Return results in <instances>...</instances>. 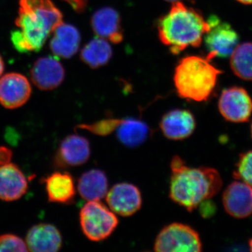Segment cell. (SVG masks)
Wrapping results in <instances>:
<instances>
[{
	"label": "cell",
	"mask_w": 252,
	"mask_h": 252,
	"mask_svg": "<svg viewBox=\"0 0 252 252\" xmlns=\"http://www.w3.org/2000/svg\"><path fill=\"white\" fill-rule=\"evenodd\" d=\"M63 23V14L51 0H20L11 41L21 53L39 51L50 34Z\"/></svg>",
	"instance_id": "cell-1"
},
{
	"label": "cell",
	"mask_w": 252,
	"mask_h": 252,
	"mask_svg": "<svg viewBox=\"0 0 252 252\" xmlns=\"http://www.w3.org/2000/svg\"><path fill=\"white\" fill-rule=\"evenodd\" d=\"M169 197L174 203L192 212L219 193L222 180L217 170L210 167H190L179 156L170 162Z\"/></svg>",
	"instance_id": "cell-2"
},
{
	"label": "cell",
	"mask_w": 252,
	"mask_h": 252,
	"mask_svg": "<svg viewBox=\"0 0 252 252\" xmlns=\"http://www.w3.org/2000/svg\"><path fill=\"white\" fill-rule=\"evenodd\" d=\"M157 27L162 44L177 55L189 46H200L210 25L200 12L179 1L159 19Z\"/></svg>",
	"instance_id": "cell-3"
},
{
	"label": "cell",
	"mask_w": 252,
	"mask_h": 252,
	"mask_svg": "<svg viewBox=\"0 0 252 252\" xmlns=\"http://www.w3.org/2000/svg\"><path fill=\"white\" fill-rule=\"evenodd\" d=\"M221 73L207 58L198 56L184 58L176 67L174 74L177 94L187 100L206 101L215 91Z\"/></svg>",
	"instance_id": "cell-4"
},
{
	"label": "cell",
	"mask_w": 252,
	"mask_h": 252,
	"mask_svg": "<svg viewBox=\"0 0 252 252\" xmlns=\"http://www.w3.org/2000/svg\"><path fill=\"white\" fill-rule=\"evenodd\" d=\"M79 221L83 233L93 242L108 238L119 223L116 214L99 201H88L81 209Z\"/></svg>",
	"instance_id": "cell-5"
},
{
	"label": "cell",
	"mask_w": 252,
	"mask_h": 252,
	"mask_svg": "<svg viewBox=\"0 0 252 252\" xmlns=\"http://www.w3.org/2000/svg\"><path fill=\"white\" fill-rule=\"evenodd\" d=\"M203 245L198 232L190 225L175 223L165 225L154 242L158 252H199Z\"/></svg>",
	"instance_id": "cell-6"
},
{
	"label": "cell",
	"mask_w": 252,
	"mask_h": 252,
	"mask_svg": "<svg viewBox=\"0 0 252 252\" xmlns=\"http://www.w3.org/2000/svg\"><path fill=\"white\" fill-rule=\"evenodd\" d=\"M208 21L210 28L204 36L209 51L207 59L212 61L215 58L229 57L238 45V33L229 23L220 21L217 16H211Z\"/></svg>",
	"instance_id": "cell-7"
},
{
	"label": "cell",
	"mask_w": 252,
	"mask_h": 252,
	"mask_svg": "<svg viewBox=\"0 0 252 252\" xmlns=\"http://www.w3.org/2000/svg\"><path fill=\"white\" fill-rule=\"evenodd\" d=\"M219 109L228 122H248L252 114V99L245 89L233 86L222 91L219 99Z\"/></svg>",
	"instance_id": "cell-8"
},
{
	"label": "cell",
	"mask_w": 252,
	"mask_h": 252,
	"mask_svg": "<svg viewBox=\"0 0 252 252\" xmlns=\"http://www.w3.org/2000/svg\"><path fill=\"white\" fill-rule=\"evenodd\" d=\"M107 205L112 212L122 217H130L140 210L142 196L140 189L127 182L116 184L106 195Z\"/></svg>",
	"instance_id": "cell-9"
},
{
	"label": "cell",
	"mask_w": 252,
	"mask_h": 252,
	"mask_svg": "<svg viewBox=\"0 0 252 252\" xmlns=\"http://www.w3.org/2000/svg\"><path fill=\"white\" fill-rule=\"evenodd\" d=\"M32 88L27 78L19 73H9L0 78V104L14 109L28 102Z\"/></svg>",
	"instance_id": "cell-10"
},
{
	"label": "cell",
	"mask_w": 252,
	"mask_h": 252,
	"mask_svg": "<svg viewBox=\"0 0 252 252\" xmlns=\"http://www.w3.org/2000/svg\"><path fill=\"white\" fill-rule=\"evenodd\" d=\"M91 155V144L84 136L72 134L61 142L56 154L59 167H77L88 162Z\"/></svg>",
	"instance_id": "cell-11"
},
{
	"label": "cell",
	"mask_w": 252,
	"mask_h": 252,
	"mask_svg": "<svg viewBox=\"0 0 252 252\" xmlns=\"http://www.w3.org/2000/svg\"><path fill=\"white\" fill-rule=\"evenodd\" d=\"M159 127L162 135L168 140L180 141L188 138L193 133L196 122L190 111L175 109L162 116Z\"/></svg>",
	"instance_id": "cell-12"
},
{
	"label": "cell",
	"mask_w": 252,
	"mask_h": 252,
	"mask_svg": "<svg viewBox=\"0 0 252 252\" xmlns=\"http://www.w3.org/2000/svg\"><path fill=\"white\" fill-rule=\"evenodd\" d=\"M64 69L56 56L36 60L31 69V79L40 90L51 91L59 87L64 79Z\"/></svg>",
	"instance_id": "cell-13"
},
{
	"label": "cell",
	"mask_w": 252,
	"mask_h": 252,
	"mask_svg": "<svg viewBox=\"0 0 252 252\" xmlns=\"http://www.w3.org/2000/svg\"><path fill=\"white\" fill-rule=\"evenodd\" d=\"M225 212L237 219H244L252 214V187L243 181L232 182L223 194Z\"/></svg>",
	"instance_id": "cell-14"
},
{
	"label": "cell",
	"mask_w": 252,
	"mask_h": 252,
	"mask_svg": "<svg viewBox=\"0 0 252 252\" xmlns=\"http://www.w3.org/2000/svg\"><path fill=\"white\" fill-rule=\"evenodd\" d=\"M28 250L34 252H56L62 248L61 233L55 225L39 223L33 225L26 240Z\"/></svg>",
	"instance_id": "cell-15"
},
{
	"label": "cell",
	"mask_w": 252,
	"mask_h": 252,
	"mask_svg": "<svg viewBox=\"0 0 252 252\" xmlns=\"http://www.w3.org/2000/svg\"><path fill=\"white\" fill-rule=\"evenodd\" d=\"M91 27L97 36L114 44L124 39L120 15L113 8L104 7L95 11L91 18Z\"/></svg>",
	"instance_id": "cell-16"
},
{
	"label": "cell",
	"mask_w": 252,
	"mask_h": 252,
	"mask_svg": "<svg viewBox=\"0 0 252 252\" xmlns=\"http://www.w3.org/2000/svg\"><path fill=\"white\" fill-rule=\"evenodd\" d=\"M28 182L21 169L11 162L0 165V200L14 201L27 192Z\"/></svg>",
	"instance_id": "cell-17"
},
{
	"label": "cell",
	"mask_w": 252,
	"mask_h": 252,
	"mask_svg": "<svg viewBox=\"0 0 252 252\" xmlns=\"http://www.w3.org/2000/svg\"><path fill=\"white\" fill-rule=\"evenodd\" d=\"M50 41V49L56 57L69 59L77 54L81 42L77 28L62 23L55 29Z\"/></svg>",
	"instance_id": "cell-18"
},
{
	"label": "cell",
	"mask_w": 252,
	"mask_h": 252,
	"mask_svg": "<svg viewBox=\"0 0 252 252\" xmlns=\"http://www.w3.org/2000/svg\"><path fill=\"white\" fill-rule=\"evenodd\" d=\"M78 191L87 201H99L105 198L109 190V180L105 172L91 169L82 174L78 180Z\"/></svg>",
	"instance_id": "cell-19"
},
{
	"label": "cell",
	"mask_w": 252,
	"mask_h": 252,
	"mask_svg": "<svg viewBox=\"0 0 252 252\" xmlns=\"http://www.w3.org/2000/svg\"><path fill=\"white\" fill-rule=\"evenodd\" d=\"M117 140L128 148L140 147L152 135V130L142 119L127 118L121 119L115 130Z\"/></svg>",
	"instance_id": "cell-20"
},
{
	"label": "cell",
	"mask_w": 252,
	"mask_h": 252,
	"mask_svg": "<svg viewBox=\"0 0 252 252\" xmlns=\"http://www.w3.org/2000/svg\"><path fill=\"white\" fill-rule=\"evenodd\" d=\"M50 202L69 204L74 201L76 187L74 179L68 172H55L45 180Z\"/></svg>",
	"instance_id": "cell-21"
},
{
	"label": "cell",
	"mask_w": 252,
	"mask_h": 252,
	"mask_svg": "<svg viewBox=\"0 0 252 252\" xmlns=\"http://www.w3.org/2000/svg\"><path fill=\"white\" fill-rule=\"evenodd\" d=\"M112 57V49L108 41L99 36L91 39L81 51L83 62L94 69L107 64Z\"/></svg>",
	"instance_id": "cell-22"
},
{
	"label": "cell",
	"mask_w": 252,
	"mask_h": 252,
	"mask_svg": "<svg viewBox=\"0 0 252 252\" xmlns=\"http://www.w3.org/2000/svg\"><path fill=\"white\" fill-rule=\"evenodd\" d=\"M230 67L233 73L246 81H252V42L238 44L230 56Z\"/></svg>",
	"instance_id": "cell-23"
},
{
	"label": "cell",
	"mask_w": 252,
	"mask_h": 252,
	"mask_svg": "<svg viewBox=\"0 0 252 252\" xmlns=\"http://www.w3.org/2000/svg\"><path fill=\"white\" fill-rule=\"evenodd\" d=\"M121 119L118 118H107L90 124H81L78 126V127L89 131L94 135L105 137L115 132L118 126L120 124Z\"/></svg>",
	"instance_id": "cell-24"
},
{
	"label": "cell",
	"mask_w": 252,
	"mask_h": 252,
	"mask_svg": "<svg viewBox=\"0 0 252 252\" xmlns=\"http://www.w3.org/2000/svg\"><path fill=\"white\" fill-rule=\"evenodd\" d=\"M236 180H240L252 187V151L241 154L234 172Z\"/></svg>",
	"instance_id": "cell-25"
},
{
	"label": "cell",
	"mask_w": 252,
	"mask_h": 252,
	"mask_svg": "<svg viewBox=\"0 0 252 252\" xmlns=\"http://www.w3.org/2000/svg\"><path fill=\"white\" fill-rule=\"evenodd\" d=\"M26 242L17 235L5 234L0 236V252H28Z\"/></svg>",
	"instance_id": "cell-26"
},
{
	"label": "cell",
	"mask_w": 252,
	"mask_h": 252,
	"mask_svg": "<svg viewBox=\"0 0 252 252\" xmlns=\"http://www.w3.org/2000/svg\"><path fill=\"white\" fill-rule=\"evenodd\" d=\"M63 1L67 2L78 12L84 11L87 6L88 0H63Z\"/></svg>",
	"instance_id": "cell-27"
},
{
	"label": "cell",
	"mask_w": 252,
	"mask_h": 252,
	"mask_svg": "<svg viewBox=\"0 0 252 252\" xmlns=\"http://www.w3.org/2000/svg\"><path fill=\"white\" fill-rule=\"evenodd\" d=\"M11 152L6 147H0V165L10 162Z\"/></svg>",
	"instance_id": "cell-28"
},
{
	"label": "cell",
	"mask_w": 252,
	"mask_h": 252,
	"mask_svg": "<svg viewBox=\"0 0 252 252\" xmlns=\"http://www.w3.org/2000/svg\"><path fill=\"white\" fill-rule=\"evenodd\" d=\"M4 63L3 61L2 58L0 56V77H1L2 73L4 72Z\"/></svg>",
	"instance_id": "cell-29"
},
{
	"label": "cell",
	"mask_w": 252,
	"mask_h": 252,
	"mask_svg": "<svg viewBox=\"0 0 252 252\" xmlns=\"http://www.w3.org/2000/svg\"><path fill=\"white\" fill-rule=\"evenodd\" d=\"M237 1L243 4H252V0H237Z\"/></svg>",
	"instance_id": "cell-30"
},
{
	"label": "cell",
	"mask_w": 252,
	"mask_h": 252,
	"mask_svg": "<svg viewBox=\"0 0 252 252\" xmlns=\"http://www.w3.org/2000/svg\"><path fill=\"white\" fill-rule=\"evenodd\" d=\"M249 245H250V250L252 252V239L250 240V243H249Z\"/></svg>",
	"instance_id": "cell-31"
},
{
	"label": "cell",
	"mask_w": 252,
	"mask_h": 252,
	"mask_svg": "<svg viewBox=\"0 0 252 252\" xmlns=\"http://www.w3.org/2000/svg\"><path fill=\"white\" fill-rule=\"evenodd\" d=\"M165 1H171V2L174 3V2H176V1H180V0H165Z\"/></svg>",
	"instance_id": "cell-32"
},
{
	"label": "cell",
	"mask_w": 252,
	"mask_h": 252,
	"mask_svg": "<svg viewBox=\"0 0 252 252\" xmlns=\"http://www.w3.org/2000/svg\"></svg>",
	"instance_id": "cell-33"
}]
</instances>
